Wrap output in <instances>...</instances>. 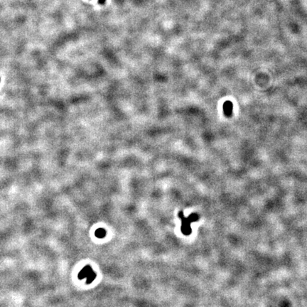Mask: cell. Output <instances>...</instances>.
<instances>
[{"mask_svg": "<svg viewBox=\"0 0 307 307\" xmlns=\"http://www.w3.org/2000/svg\"><path fill=\"white\" fill-rule=\"evenodd\" d=\"M233 105L231 101H226V102H225V103L223 104V112L225 115L227 117V118L231 117L232 114H233Z\"/></svg>", "mask_w": 307, "mask_h": 307, "instance_id": "3", "label": "cell"}, {"mask_svg": "<svg viewBox=\"0 0 307 307\" xmlns=\"http://www.w3.org/2000/svg\"><path fill=\"white\" fill-rule=\"evenodd\" d=\"M97 277L96 273L93 271V269L90 265H86L78 273V278L80 280H82L85 278L86 279V284H91L94 281Z\"/></svg>", "mask_w": 307, "mask_h": 307, "instance_id": "1", "label": "cell"}, {"mask_svg": "<svg viewBox=\"0 0 307 307\" xmlns=\"http://www.w3.org/2000/svg\"><path fill=\"white\" fill-rule=\"evenodd\" d=\"M178 216L179 218L182 219V233L185 235H190L191 232V226H190V224H191V222L194 221V220H197V217H196V215H191L189 218H185L184 215V213H183L182 211H181L179 213H178Z\"/></svg>", "mask_w": 307, "mask_h": 307, "instance_id": "2", "label": "cell"}, {"mask_svg": "<svg viewBox=\"0 0 307 307\" xmlns=\"http://www.w3.org/2000/svg\"><path fill=\"white\" fill-rule=\"evenodd\" d=\"M106 230L104 228H98L95 232V235L98 238H104L106 236Z\"/></svg>", "mask_w": 307, "mask_h": 307, "instance_id": "4", "label": "cell"}, {"mask_svg": "<svg viewBox=\"0 0 307 307\" xmlns=\"http://www.w3.org/2000/svg\"><path fill=\"white\" fill-rule=\"evenodd\" d=\"M98 2H99V4H105V0H99Z\"/></svg>", "mask_w": 307, "mask_h": 307, "instance_id": "5", "label": "cell"}]
</instances>
